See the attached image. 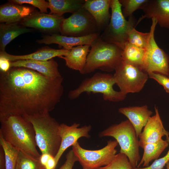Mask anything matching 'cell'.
<instances>
[{
	"label": "cell",
	"instance_id": "cell-1",
	"mask_svg": "<svg viewBox=\"0 0 169 169\" xmlns=\"http://www.w3.org/2000/svg\"><path fill=\"white\" fill-rule=\"evenodd\" d=\"M62 76L49 79L35 71L12 67L0 73V119L53 110L64 92Z\"/></svg>",
	"mask_w": 169,
	"mask_h": 169
},
{
	"label": "cell",
	"instance_id": "cell-2",
	"mask_svg": "<svg viewBox=\"0 0 169 169\" xmlns=\"http://www.w3.org/2000/svg\"><path fill=\"white\" fill-rule=\"evenodd\" d=\"M0 135L19 151L39 159L35 132L32 123L23 117L11 115L0 119Z\"/></svg>",
	"mask_w": 169,
	"mask_h": 169
},
{
	"label": "cell",
	"instance_id": "cell-3",
	"mask_svg": "<svg viewBox=\"0 0 169 169\" xmlns=\"http://www.w3.org/2000/svg\"><path fill=\"white\" fill-rule=\"evenodd\" d=\"M23 116L32 124L36 144L41 154L48 153L54 157L61 143L59 134L60 124L50 116L48 112Z\"/></svg>",
	"mask_w": 169,
	"mask_h": 169
},
{
	"label": "cell",
	"instance_id": "cell-4",
	"mask_svg": "<svg viewBox=\"0 0 169 169\" xmlns=\"http://www.w3.org/2000/svg\"><path fill=\"white\" fill-rule=\"evenodd\" d=\"M90 47L81 74L90 73L96 69L112 72L122 61V49L115 44L104 42L99 37Z\"/></svg>",
	"mask_w": 169,
	"mask_h": 169
},
{
	"label": "cell",
	"instance_id": "cell-5",
	"mask_svg": "<svg viewBox=\"0 0 169 169\" xmlns=\"http://www.w3.org/2000/svg\"><path fill=\"white\" fill-rule=\"evenodd\" d=\"M115 82L113 75L97 72L92 77L84 79L79 86L70 90L68 97L75 100L83 93H99L102 95L103 99L111 102H118L124 100L126 95L120 91H117L113 88Z\"/></svg>",
	"mask_w": 169,
	"mask_h": 169
},
{
	"label": "cell",
	"instance_id": "cell-6",
	"mask_svg": "<svg viewBox=\"0 0 169 169\" xmlns=\"http://www.w3.org/2000/svg\"><path fill=\"white\" fill-rule=\"evenodd\" d=\"M100 137H112L120 147V152L128 157L133 168L136 167L140 160L139 140L135 130L127 119L113 124L100 132Z\"/></svg>",
	"mask_w": 169,
	"mask_h": 169
},
{
	"label": "cell",
	"instance_id": "cell-7",
	"mask_svg": "<svg viewBox=\"0 0 169 169\" xmlns=\"http://www.w3.org/2000/svg\"><path fill=\"white\" fill-rule=\"evenodd\" d=\"M111 16L108 24L99 38L104 42L113 44L122 49L127 42L129 31L137 25L133 15L127 20L122 11L119 0H110Z\"/></svg>",
	"mask_w": 169,
	"mask_h": 169
},
{
	"label": "cell",
	"instance_id": "cell-8",
	"mask_svg": "<svg viewBox=\"0 0 169 169\" xmlns=\"http://www.w3.org/2000/svg\"><path fill=\"white\" fill-rule=\"evenodd\" d=\"M118 145L116 140H110L103 148L91 150L83 148L77 141L72 146V150L82 169H96L107 165L112 161L116 154L115 148Z\"/></svg>",
	"mask_w": 169,
	"mask_h": 169
},
{
	"label": "cell",
	"instance_id": "cell-9",
	"mask_svg": "<svg viewBox=\"0 0 169 169\" xmlns=\"http://www.w3.org/2000/svg\"><path fill=\"white\" fill-rule=\"evenodd\" d=\"M152 24L145 49L143 70L147 73H158L169 77V57L157 44L154 38L156 20L152 18Z\"/></svg>",
	"mask_w": 169,
	"mask_h": 169
},
{
	"label": "cell",
	"instance_id": "cell-10",
	"mask_svg": "<svg viewBox=\"0 0 169 169\" xmlns=\"http://www.w3.org/2000/svg\"><path fill=\"white\" fill-rule=\"evenodd\" d=\"M115 71V84L120 91L126 95L129 93L140 92L149 78L148 74L139 67L122 61Z\"/></svg>",
	"mask_w": 169,
	"mask_h": 169
},
{
	"label": "cell",
	"instance_id": "cell-11",
	"mask_svg": "<svg viewBox=\"0 0 169 169\" xmlns=\"http://www.w3.org/2000/svg\"><path fill=\"white\" fill-rule=\"evenodd\" d=\"M99 30L93 17L82 6L69 18L63 19L60 32L63 35L80 37L99 33Z\"/></svg>",
	"mask_w": 169,
	"mask_h": 169
},
{
	"label": "cell",
	"instance_id": "cell-12",
	"mask_svg": "<svg viewBox=\"0 0 169 169\" xmlns=\"http://www.w3.org/2000/svg\"><path fill=\"white\" fill-rule=\"evenodd\" d=\"M80 124L74 123L70 126L64 124H60L59 134L61 138V143L59 150L54 157L57 164L65 151L69 147L72 146L78 140L82 137L88 138L90 137L89 133L90 131V125H85L79 127Z\"/></svg>",
	"mask_w": 169,
	"mask_h": 169
},
{
	"label": "cell",
	"instance_id": "cell-13",
	"mask_svg": "<svg viewBox=\"0 0 169 169\" xmlns=\"http://www.w3.org/2000/svg\"><path fill=\"white\" fill-rule=\"evenodd\" d=\"M155 114L149 118L143 131L139 136L140 147L143 149L146 145L157 142L164 136H169L163 125L158 108L155 106Z\"/></svg>",
	"mask_w": 169,
	"mask_h": 169
},
{
	"label": "cell",
	"instance_id": "cell-14",
	"mask_svg": "<svg viewBox=\"0 0 169 169\" xmlns=\"http://www.w3.org/2000/svg\"><path fill=\"white\" fill-rule=\"evenodd\" d=\"M144 13L139 19H155L160 27L169 29V0H148L141 8Z\"/></svg>",
	"mask_w": 169,
	"mask_h": 169
},
{
	"label": "cell",
	"instance_id": "cell-15",
	"mask_svg": "<svg viewBox=\"0 0 169 169\" xmlns=\"http://www.w3.org/2000/svg\"><path fill=\"white\" fill-rule=\"evenodd\" d=\"M64 18L63 16L35 12L21 21V24L26 27L44 31L60 32L61 24Z\"/></svg>",
	"mask_w": 169,
	"mask_h": 169
},
{
	"label": "cell",
	"instance_id": "cell-16",
	"mask_svg": "<svg viewBox=\"0 0 169 169\" xmlns=\"http://www.w3.org/2000/svg\"><path fill=\"white\" fill-rule=\"evenodd\" d=\"M99 33H95L80 37L66 36L54 33L44 36L37 42L40 44H57L67 50L79 45L91 44L99 37Z\"/></svg>",
	"mask_w": 169,
	"mask_h": 169
},
{
	"label": "cell",
	"instance_id": "cell-17",
	"mask_svg": "<svg viewBox=\"0 0 169 169\" xmlns=\"http://www.w3.org/2000/svg\"><path fill=\"white\" fill-rule=\"evenodd\" d=\"M17 67L35 71L51 79H55L62 76L58 70V64L53 59L46 61L22 60L10 62L11 68Z\"/></svg>",
	"mask_w": 169,
	"mask_h": 169
},
{
	"label": "cell",
	"instance_id": "cell-18",
	"mask_svg": "<svg viewBox=\"0 0 169 169\" xmlns=\"http://www.w3.org/2000/svg\"><path fill=\"white\" fill-rule=\"evenodd\" d=\"M110 3V0H85L83 7L93 17L100 29L105 28L109 23Z\"/></svg>",
	"mask_w": 169,
	"mask_h": 169
},
{
	"label": "cell",
	"instance_id": "cell-19",
	"mask_svg": "<svg viewBox=\"0 0 169 169\" xmlns=\"http://www.w3.org/2000/svg\"><path fill=\"white\" fill-rule=\"evenodd\" d=\"M119 113L125 116L133 126L138 138L153 112L146 105L141 106H129L119 109Z\"/></svg>",
	"mask_w": 169,
	"mask_h": 169
},
{
	"label": "cell",
	"instance_id": "cell-20",
	"mask_svg": "<svg viewBox=\"0 0 169 169\" xmlns=\"http://www.w3.org/2000/svg\"><path fill=\"white\" fill-rule=\"evenodd\" d=\"M35 11L33 8L12 3L1 6L0 22L2 23H19L33 14Z\"/></svg>",
	"mask_w": 169,
	"mask_h": 169
},
{
	"label": "cell",
	"instance_id": "cell-21",
	"mask_svg": "<svg viewBox=\"0 0 169 169\" xmlns=\"http://www.w3.org/2000/svg\"><path fill=\"white\" fill-rule=\"evenodd\" d=\"M69 50L63 49H55L50 48H44L31 54L24 55H13L5 51H0V57L5 58L10 62L22 60H34L46 61L56 57L65 56Z\"/></svg>",
	"mask_w": 169,
	"mask_h": 169
},
{
	"label": "cell",
	"instance_id": "cell-22",
	"mask_svg": "<svg viewBox=\"0 0 169 169\" xmlns=\"http://www.w3.org/2000/svg\"><path fill=\"white\" fill-rule=\"evenodd\" d=\"M90 45H84L73 47L65 56L59 58L64 59L65 65L69 68L77 70L80 73L86 63L87 58L90 51Z\"/></svg>",
	"mask_w": 169,
	"mask_h": 169
},
{
	"label": "cell",
	"instance_id": "cell-23",
	"mask_svg": "<svg viewBox=\"0 0 169 169\" xmlns=\"http://www.w3.org/2000/svg\"><path fill=\"white\" fill-rule=\"evenodd\" d=\"M31 30L19 24V23H2L0 24V51H5L7 45L19 35L29 32Z\"/></svg>",
	"mask_w": 169,
	"mask_h": 169
},
{
	"label": "cell",
	"instance_id": "cell-24",
	"mask_svg": "<svg viewBox=\"0 0 169 169\" xmlns=\"http://www.w3.org/2000/svg\"><path fill=\"white\" fill-rule=\"evenodd\" d=\"M169 145L168 141L162 139L157 142L146 145L143 148L144 152L142 157L136 167H140L141 166L146 167L149 166L151 161L158 159Z\"/></svg>",
	"mask_w": 169,
	"mask_h": 169
},
{
	"label": "cell",
	"instance_id": "cell-25",
	"mask_svg": "<svg viewBox=\"0 0 169 169\" xmlns=\"http://www.w3.org/2000/svg\"><path fill=\"white\" fill-rule=\"evenodd\" d=\"M49 8L50 14L59 16L66 13L72 14L83 6L85 0H49Z\"/></svg>",
	"mask_w": 169,
	"mask_h": 169
},
{
	"label": "cell",
	"instance_id": "cell-26",
	"mask_svg": "<svg viewBox=\"0 0 169 169\" xmlns=\"http://www.w3.org/2000/svg\"><path fill=\"white\" fill-rule=\"evenodd\" d=\"M144 54V49L127 42L122 49V61L138 67L143 70Z\"/></svg>",
	"mask_w": 169,
	"mask_h": 169
},
{
	"label": "cell",
	"instance_id": "cell-27",
	"mask_svg": "<svg viewBox=\"0 0 169 169\" xmlns=\"http://www.w3.org/2000/svg\"><path fill=\"white\" fill-rule=\"evenodd\" d=\"M0 146L5 155L6 169H15L19 151L0 135Z\"/></svg>",
	"mask_w": 169,
	"mask_h": 169
},
{
	"label": "cell",
	"instance_id": "cell-28",
	"mask_svg": "<svg viewBox=\"0 0 169 169\" xmlns=\"http://www.w3.org/2000/svg\"><path fill=\"white\" fill-rule=\"evenodd\" d=\"M15 169H44L39 159L18 151Z\"/></svg>",
	"mask_w": 169,
	"mask_h": 169
},
{
	"label": "cell",
	"instance_id": "cell-29",
	"mask_svg": "<svg viewBox=\"0 0 169 169\" xmlns=\"http://www.w3.org/2000/svg\"><path fill=\"white\" fill-rule=\"evenodd\" d=\"M148 36L149 32L144 33L138 31L133 27L129 31L127 42L145 50Z\"/></svg>",
	"mask_w": 169,
	"mask_h": 169
},
{
	"label": "cell",
	"instance_id": "cell-30",
	"mask_svg": "<svg viewBox=\"0 0 169 169\" xmlns=\"http://www.w3.org/2000/svg\"><path fill=\"white\" fill-rule=\"evenodd\" d=\"M133 167L127 156L119 152L116 154L112 161L107 165L96 169H132Z\"/></svg>",
	"mask_w": 169,
	"mask_h": 169
},
{
	"label": "cell",
	"instance_id": "cell-31",
	"mask_svg": "<svg viewBox=\"0 0 169 169\" xmlns=\"http://www.w3.org/2000/svg\"><path fill=\"white\" fill-rule=\"evenodd\" d=\"M122 7V11L125 18L133 15L136 10L141 9L148 0H119Z\"/></svg>",
	"mask_w": 169,
	"mask_h": 169
},
{
	"label": "cell",
	"instance_id": "cell-32",
	"mask_svg": "<svg viewBox=\"0 0 169 169\" xmlns=\"http://www.w3.org/2000/svg\"><path fill=\"white\" fill-rule=\"evenodd\" d=\"M9 2L19 5L28 4L37 8L40 12L44 13H47V8L49 7L48 2L44 0H12Z\"/></svg>",
	"mask_w": 169,
	"mask_h": 169
},
{
	"label": "cell",
	"instance_id": "cell-33",
	"mask_svg": "<svg viewBox=\"0 0 169 169\" xmlns=\"http://www.w3.org/2000/svg\"><path fill=\"white\" fill-rule=\"evenodd\" d=\"M166 140L169 143V136H166ZM169 161V149L166 154L163 157L155 160L150 165L142 168L136 167L132 169H162Z\"/></svg>",
	"mask_w": 169,
	"mask_h": 169
},
{
	"label": "cell",
	"instance_id": "cell-34",
	"mask_svg": "<svg viewBox=\"0 0 169 169\" xmlns=\"http://www.w3.org/2000/svg\"><path fill=\"white\" fill-rule=\"evenodd\" d=\"M149 77L156 80L164 87L166 91L169 93V77L162 74L153 72L147 73Z\"/></svg>",
	"mask_w": 169,
	"mask_h": 169
},
{
	"label": "cell",
	"instance_id": "cell-35",
	"mask_svg": "<svg viewBox=\"0 0 169 169\" xmlns=\"http://www.w3.org/2000/svg\"><path fill=\"white\" fill-rule=\"evenodd\" d=\"M39 160L44 169H55L57 166L54 157L48 153L41 154Z\"/></svg>",
	"mask_w": 169,
	"mask_h": 169
},
{
	"label": "cell",
	"instance_id": "cell-36",
	"mask_svg": "<svg viewBox=\"0 0 169 169\" xmlns=\"http://www.w3.org/2000/svg\"><path fill=\"white\" fill-rule=\"evenodd\" d=\"M78 159L72 149L66 155V161L59 169H73L75 162Z\"/></svg>",
	"mask_w": 169,
	"mask_h": 169
},
{
	"label": "cell",
	"instance_id": "cell-37",
	"mask_svg": "<svg viewBox=\"0 0 169 169\" xmlns=\"http://www.w3.org/2000/svg\"><path fill=\"white\" fill-rule=\"evenodd\" d=\"M10 62L5 58L0 57V72H6L8 71L11 68Z\"/></svg>",
	"mask_w": 169,
	"mask_h": 169
},
{
	"label": "cell",
	"instance_id": "cell-38",
	"mask_svg": "<svg viewBox=\"0 0 169 169\" xmlns=\"http://www.w3.org/2000/svg\"><path fill=\"white\" fill-rule=\"evenodd\" d=\"M0 169H6L5 155L2 147L0 146Z\"/></svg>",
	"mask_w": 169,
	"mask_h": 169
},
{
	"label": "cell",
	"instance_id": "cell-39",
	"mask_svg": "<svg viewBox=\"0 0 169 169\" xmlns=\"http://www.w3.org/2000/svg\"><path fill=\"white\" fill-rule=\"evenodd\" d=\"M166 166L167 169H169V161L166 163Z\"/></svg>",
	"mask_w": 169,
	"mask_h": 169
}]
</instances>
